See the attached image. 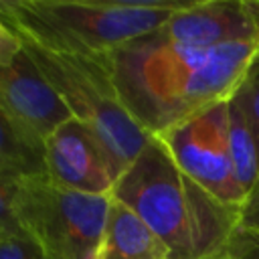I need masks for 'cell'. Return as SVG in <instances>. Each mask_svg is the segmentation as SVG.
<instances>
[{"mask_svg": "<svg viewBox=\"0 0 259 259\" xmlns=\"http://www.w3.org/2000/svg\"><path fill=\"white\" fill-rule=\"evenodd\" d=\"M225 255L227 259H259V231L237 227L227 243Z\"/></svg>", "mask_w": 259, "mask_h": 259, "instance_id": "2e32d148", "label": "cell"}, {"mask_svg": "<svg viewBox=\"0 0 259 259\" xmlns=\"http://www.w3.org/2000/svg\"><path fill=\"white\" fill-rule=\"evenodd\" d=\"M47 178L67 190L111 196L119 172L97 136L71 117L42 146Z\"/></svg>", "mask_w": 259, "mask_h": 259, "instance_id": "ba28073f", "label": "cell"}, {"mask_svg": "<svg viewBox=\"0 0 259 259\" xmlns=\"http://www.w3.org/2000/svg\"><path fill=\"white\" fill-rule=\"evenodd\" d=\"M0 259H49L26 233H0Z\"/></svg>", "mask_w": 259, "mask_h": 259, "instance_id": "9a60e30c", "label": "cell"}, {"mask_svg": "<svg viewBox=\"0 0 259 259\" xmlns=\"http://www.w3.org/2000/svg\"><path fill=\"white\" fill-rule=\"evenodd\" d=\"M111 196L164 241L170 259L225 255L239 227V208L221 202L182 172L156 136L117 178Z\"/></svg>", "mask_w": 259, "mask_h": 259, "instance_id": "7a4b0ae2", "label": "cell"}, {"mask_svg": "<svg viewBox=\"0 0 259 259\" xmlns=\"http://www.w3.org/2000/svg\"><path fill=\"white\" fill-rule=\"evenodd\" d=\"M239 227L249 231H259V182L239 208Z\"/></svg>", "mask_w": 259, "mask_h": 259, "instance_id": "ac0fdd59", "label": "cell"}, {"mask_svg": "<svg viewBox=\"0 0 259 259\" xmlns=\"http://www.w3.org/2000/svg\"><path fill=\"white\" fill-rule=\"evenodd\" d=\"M24 51L59 93L71 117L97 136L121 176L154 136L125 109L103 61L53 53L28 40Z\"/></svg>", "mask_w": 259, "mask_h": 259, "instance_id": "277c9868", "label": "cell"}, {"mask_svg": "<svg viewBox=\"0 0 259 259\" xmlns=\"http://www.w3.org/2000/svg\"><path fill=\"white\" fill-rule=\"evenodd\" d=\"M0 113L24 146L42 154L45 142L71 113L26 51L0 69Z\"/></svg>", "mask_w": 259, "mask_h": 259, "instance_id": "52a82bcc", "label": "cell"}, {"mask_svg": "<svg viewBox=\"0 0 259 259\" xmlns=\"http://www.w3.org/2000/svg\"><path fill=\"white\" fill-rule=\"evenodd\" d=\"M229 142H231L235 178L247 198L249 192L259 182V162H257V150H255L251 132L247 127V121L233 99H229Z\"/></svg>", "mask_w": 259, "mask_h": 259, "instance_id": "8fae6325", "label": "cell"}, {"mask_svg": "<svg viewBox=\"0 0 259 259\" xmlns=\"http://www.w3.org/2000/svg\"><path fill=\"white\" fill-rule=\"evenodd\" d=\"M212 259H227V255H219V257H212Z\"/></svg>", "mask_w": 259, "mask_h": 259, "instance_id": "d6986e66", "label": "cell"}, {"mask_svg": "<svg viewBox=\"0 0 259 259\" xmlns=\"http://www.w3.org/2000/svg\"><path fill=\"white\" fill-rule=\"evenodd\" d=\"M111 196L61 188L47 174L18 180L14 214L49 259H95Z\"/></svg>", "mask_w": 259, "mask_h": 259, "instance_id": "5b68a950", "label": "cell"}, {"mask_svg": "<svg viewBox=\"0 0 259 259\" xmlns=\"http://www.w3.org/2000/svg\"><path fill=\"white\" fill-rule=\"evenodd\" d=\"M231 99L241 109L247 127L251 132L255 150H257V162H259V57L247 71L245 79L237 87V91L231 95Z\"/></svg>", "mask_w": 259, "mask_h": 259, "instance_id": "4fadbf2b", "label": "cell"}, {"mask_svg": "<svg viewBox=\"0 0 259 259\" xmlns=\"http://www.w3.org/2000/svg\"><path fill=\"white\" fill-rule=\"evenodd\" d=\"M186 2L0 0L4 20L47 51L99 59L162 28Z\"/></svg>", "mask_w": 259, "mask_h": 259, "instance_id": "3957f363", "label": "cell"}, {"mask_svg": "<svg viewBox=\"0 0 259 259\" xmlns=\"http://www.w3.org/2000/svg\"><path fill=\"white\" fill-rule=\"evenodd\" d=\"M0 170L14 176L45 174L42 154L30 150L12 132L4 115L0 113Z\"/></svg>", "mask_w": 259, "mask_h": 259, "instance_id": "7c38bea8", "label": "cell"}, {"mask_svg": "<svg viewBox=\"0 0 259 259\" xmlns=\"http://www.w3.org/2000/svg\"><path fill=\"white\" fill-rule=\"evenodd\" d=\"M182 172L229 206L241 208L245 194L235 178L229 142V99L206 107L156 136Z\"/></svg>", "mask_w": 259, "mask_h": 259, "instance_id": "8992f818", "label": "cell"}, {"mask_svg": "<svg viewBox=\"0 0 259 259\" xmlns=\"http://www.w3.org/2000/svg\"><path fill=\"white\" fill-rule=\"evenodd\" d=\"M95 259H170V249L132 208L111 196Z\"/></svg>", "mask_w": 259, "mask_h": 259, "instance_id": "30bf717a", "label": "cell"}, {"mask_svg": "<svg viewBox=\"0 0 259 259\" xmlns=\"http://www.w3.org/2000/svg\"><path fill=\"white\" fill-rule=\"evenodd\" d=\"M22 51H24L22 36L4 20L0 12V69L12 65Z\"/></svg>", "mask_w": 259, "mask_h": 259, "instance_id": "e0dca14e", "label": "cell"}, {"mask_svg": "<svg viewBox=\"0 0 259 259\" xmlns=\"http://www.w3.org/2000/svg\"><path fill=\"white\" fill-rule=\"evenodd\" d=\"M257 57L255 42L190 47L156 30L99 59L132 117L152 136H160L231 99Z\"/></svg>", "mask_w": 259, "mask_h": 259, "instance_id": "6da1fadb", "label": "cell"}, {"mask_svg": "<svg viewBox=\"0 0 259 259\" xmlns=\"http://www.w3.org/2000/svg\"><path fill=\"white\" fill-rule=\"evenodd\" d=\"M20 178L22 176L0 170V233H24L14 214V198Z\"/></svg>", "mask_w": 259, "mask_h": 259, "instance_id": "5bb4252c", "label": "cell"}, {"mask_svg": "<svg viewBox=\"0 0 259 259\" xmlns=\"http://www.w3.org/2000/svg\"><path fill=\"white\" fill-rule=\"evenodd\" d=\"M158 32L190 47L259 45V0L186 2Z\"/></svg>", "mask_w": 259, "mask_h": 259, "instance_id": "9c48e42d", "label": "cell"}]
</instances>
